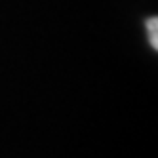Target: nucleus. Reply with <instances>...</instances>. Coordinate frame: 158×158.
<instances>
[{
	"label": "nucleus",
	"mask_w": 158,
	"mask_h": 158,
	"mask_svg": "<svg viewBox=\"0 0 158 158\" xmlns=\"http://www.w3.org/2000/svg\"><path fill=\"white\" fill-rule=\"evenodd\" d=\"M147 29H149V42L154 50H158V19L151 17L147 19Z\"/></svg>",
	"instance_id": "1"
}]
</instances>
